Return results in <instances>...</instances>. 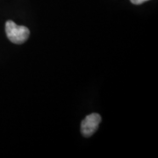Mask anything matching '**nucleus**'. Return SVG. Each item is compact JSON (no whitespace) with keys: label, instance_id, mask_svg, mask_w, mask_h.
<instances>
[{"label":"nucleus","instance_id":"2","mask_svg":"<svg viewBox=\"0 0 158 158\" xmlns=\"http://www.w3.org/2000/svg\"><path fill=\"white\" fill-rule=\"evenodd\" d=\"M101 122V116L98 113H91L86 116L81 123V132L85 137L91 136L97 129L98 125Z\"/></svg>","mask_w":158,"mask_h":158},{"label":"nucleus","instance_id":"1","mask_svg":"<svg viewBox=\"0 0 158 158\" xmlns=\"http://www.w3.org/2000/svg\"><path fill=\"white\" fill-rule=\"evenodd\" d=\"M6 33L7 38L14 44H23L27 40L30 35V31L27 27L18 26L11 20L6 21Z\"/></svg>","mask_w":158,"mask_h":158},{"label":"nucleus","instance_id":"3","mask_svg":"<svg viewBox=\"0 0 158 158\" xmlns=\"http://www.w3.org/2000/svg\"><path fill=\"white\" fill-rule=\"evenodd\" d=\"M130 1H131V3L134 4V5H141V4L147 2L148 0H130Z\"/></svg>","mask_w":158,"mask_h":158}]
</instances>
